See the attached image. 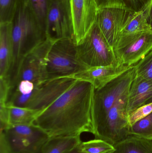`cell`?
Segmentation results:
<instances>
[{
	"instance_id": "obj_1",
	"label": "cell",
	"mask_w": 152,
	"mask_h": 153,
	"mask_svg": "<svg viewBox=\"0 0 152 153\" xmlns=\"http://www.w3.org/2000/svg\"><path fill=\"white\" fill-rule=\"evenodd\" d=\"M94 90L90 83L76 80L39 114L34 125L50 138L80 136L86 132L93 134Z\"/></svg>"
},
{
	"instance_id": "obj_25",
	"label": "cell",
	"mask_w": 152,
	"mask_h": 153,
	"mask_svg": "<svg viewBox=\"0 0 152 153\" xmlns=\"http://www.w3.org/2000/svg\"><path fill=\"white\" fill-rule=\"evenodd\" d=\"M134 67L137 76L152 82V50Z\"/></svg>"
},
{
	"instance_id": "obj_18",
	"label": "cell",
	"mask_w": 152,
	"mask_h": 153,
	"mask_svg": "<svg viewBox=\"0 0 152 153\" xmlns=\"http://www.w3.org/2000/svg\"><path fill=\"white\" fill-rule=\"evenodd\" d=\"M7 105L9 126H29L34 124L42 111Z\"/></svg>"
},
{
	"instance_id": "obj_16",
	"label": "cell",
	"mask_w": 152,
	"mask_h": 153,
	"mask_svg": "<svg viewBox=\"0 0 152 153\" xmlns=\"http://www.w3.org/2000/svg\"><path fill=\"white\" fill-rule=\"evenodd\" d=\"M152 102V82L140 76L133 80L128 95L129 115L138 108Z\"/></svg>"
},
{
	"instance_id": "obj_13",
	"label": "cell",
	"mask_w": 152,
	"mask_h": 153,
	"mask_svg": "<svg viewBox=\"0 0 152 153\" xmlns=\"http://www.w3.org/2000/svg\"><path fill=\"white\" fill-rule=\"evenodd\" d=\"M77 44L90 31L96 21L98 9L95 0H69Z\"/></svg>"
},
{
	"instance_id": "obj_9",
	"label": "cell",
	"mask_w": 152,
	"mask_h": 153,
	"mask_svg": "<svg viewBox=\"0 0 152 153\" xmlns=\"http://www.w3.org/2000/svg\"><path fill=\"white\" fill-rule=\"evenodd\" d=\"M129 91L124 93L110 110L104 123L95 134V138L104 140L113 146L129 135L127 110Z\"/></svg>"
},
{
	"instance_id": "obj_19",
	"label": "cell",
	"mask_w": 152,
	"mask_h": 153,
	"mask_svg": "<svg viewBox=\"0 0 152 153\" xmlns=\"http://www.w3.org/2000/svg\"><path fill=\"white\" fill-rule=\"evenodd\" d=\"M81 142L80 136L50 138L44 146L42 153H68Z\"/></svg>"
},
{
	"instance_id": "obj_30",
	"label": "cell",
	"mask_w": 152,
	"mask_h": 153,
	"mask_svg": "<svg viewBox=\"0 0 152 153\" xmlns=\"http://www.w3.org/2000/svg\"><path fill=\"white\" fill-rule=\"evenodd\" d=\"M142 1L145 4L147 3L150 0H142Z\"/></svg>"
},
{
	"instance_id": "obj_7",
	"label": "cell",
	"mask_w": 152,
	"mask_h": 153,
	"mask_svg": "<svg viewBox=\"0 0 152 153\" xmlns=\"http://www.w3.org/2000/svg\"><path fill=\"white\" fill-rule=\"evenodd\" d=\"M77 49L79 59L88 68L120 65L114 49L96 22L87 35L77 44Z\"/></svg>"
},
{
	"instance_id": "obj_12",
	"label": "cell",
	"mask_w": 152,
	"mask_h": 153,
	"mask_svg": "<svg viewBox=\"0 0 152 153\" xmlns=\"http://www.w3.org/2000/svg\"><path fill=\"white\" fill-rule=\"evenodd\" d=\"M134 11L117 8L98 10L95 22L110 45L114 48Z\"/></svg>"
},
{
	"instance_id": "obj_23",
	"label": "cell",
	"mask_w": 152,
	"mask_h": 153,
	"mask_svg": "<svg viewBox=\"0 0 152 153\" xmlns=\"http://www.w3.org/2000/svg\"><path fill=\"white\" fill-rule=\"evenodd\" d=\"M50 1V0H29L30 7L37 22L46 32Z\"/></svg>"
},
{
	"instance_id": "obj_26",
	"label": "cell",
	"mask_w": 152,
	"mask_h": 153,
	"mask_svg": "<svg viewBox=\"0 0 152 153\" xmlns=\"http://www.w3.org/2000/svg\"><path fill=\"white\" fill-rule=\"evenodd\" d=\"M17 0H0V23L12 22Z\"/></svg>"
},
{
	"instance_id": "obj_3",
	"label": "cell",
	"mask_w": 152,
	"mask_h": 153,
	"mask_svg": "<svg viewBox=\"0 0 152 153\" xmlns=\"http://www.w3.org/2000/svg\"><path fill=\"white\" fill-rule=\"evenodd\" d=\"M50 138L34 124L10 126L1 129L0 153H42Z\"/></svg>"
},
{
	"instance_id": "obj_21",
	"label": "cell",
	"mask_w": 152,
	"mask_h": 153,
	"mask_svg": "<svg viewBox=\"0 0 152 153\" xmlns=\"http://www.w3.org/2000/svg\"><path fill=\"white\" fill-rule=\"evenodd\" d=\"M98 10L104 8H117L134 11L142 10L145 3L142 0H95Z\"/></svg>"
},
{
	"instance_id": "obj_28",
	"label": "cell",
	"mask_w": 152,
	"mask_h": 153,
	"mask_svg": "<svg viewBox=\"0 0 152 153\" xmlns=\"http://www.w3.org/2000/svg\"><path fill=\"white\" fill-rule=\"evenodd\" d=\"M147 18L148 23L152 28V0H150L142 8Z\"/></svg>"
},
{
	"instance_id": "obj_29",
	"label": "cell",
	"mask_w": 152,
	"mask_h": 153,
	"mask_svg": "<svg viewBox=\"0 0 152 153\" xmlns=\"http://www.w3.org/2000/svg\"><path fill=\"white\" fill-rule=\"evenodd\" d=\"M79 145H80L78 146L77 147H76V148L73 149L72 151H70V152H69L68 153H85L84 152L81 150Z\"/></svg>"
},
{
	"instance_id": "obj_15",
	"label": "cell",
	"mask_w": 152,
	"mask_h": 153,
	"mask_svg": "<svg viewBox=\"0 0 152 153\" xmlns=\"http://www.w3.org/2000/svg\"><path fill=\"white\" fill-rule=\"evenodd\" d=\"M12 22L0 23V77L10 76L13 62Z\"/></svg>"
},
{
	"instance_id": "obj_20",
	"label": "cell",
	"mask_w": 152,
	"mask_h": 153,
	"mask_svg": "<svg viewBox=\"0 0 152 153\" xmlns=\"http://www.w3.org/2000/svg\"><path fill=\"white\" fill-rule=\"evenodd\" d=\"M152 30L151 26L147 21L144 11L142 9L133 13L126 23L121 35L137 34Z\"/></svg>"
},
{
	"instance_id": "obj_27",
	"label": "cell",
	"mask_w": 152,
	"mask_h": 153,
	"mask_svg": "<svg viewBox=\"0 0 152 153\" xmlns=\"http://www.w3.org/2000/svg\"><path fill=\"white\" fill-rule=\"evenodd\" d=\"M152 112V102L143 105L129 115L128 121L129 126L140 120L144 118Z\"/></svg>"
},
{
	"instance_id": "obj_17",
	"label": "cell",
	"mask_w": 152,
	"mask_h": 153,
	"mask_svg": "<svg viewBox=\"0 0 152 153\" xmlns=\"http://www.w3.org/2000/svg\"><path fill=\"white\" fill-rule=\"evenodd\" d=\"M110 153H152V140L129 135L113 145Z\"/></svg>"
},
{
	"instance_id": "obj_4",
	"label": "cell",
	"mask_w": 152,
	"mask_h": 153,
	"mask_svg": "<svg viewBox=\"0 0 152 153\" xmlns=\"http://www.w3.org/2000/svg\"><path fill=\"white\" fill-rule=\"evenodd\" d=\"M76 81L70 76L54 78L36 85L31 93L26 95L10 93L7 104L43 111Z\"/></svg>"
},
{
	"instance_id": "obj_10",
	"label": "cell",
	"mask_w": 152,
	"mask_h": 153,
	"mask_svg": "<svg viewBox=\"0 0 152 153\" xmlns=\"http://www.w3.org/2000/svg\"><path fill=\"white\" fill-rule=\"evenodd\" d=\"M113 49L119 64L134 66L152 50V30L121 35Z\"/></svg>"
},
{
	"instance_id": "obj_14",
	"label": "cell",
	"mask_w": 152,
	"mask_h": 153,
	"mask_svg": "<svg viewBox=\"0 0 152 153\" xmlns=\"http://www.w3.org/2000/svg\"><path fill=\"white\" fill-rule=\"evenodd\" d=\"M134 66L120 65L116 66L92 67L70 77L76 80L88 82L93 85L95 89L97 90L105 86Z\"/></svg>"
},
{
	"instance_id": "obj_24",
	"label": "cell",
	"mask_w": 152,
	"mask_h": 153,
	"mask_svg": "<svg viewBox=\"0 0 152 153\" xmlns=\"http://www.w3.org/2000/svg\"><path fill=\"white\" fill-rule=\"evenodd\" d=\"M79 146L81 150L85 153H110L114 150L112 145L104 140L96 138L82 142Z\"/></svg>"
},
{
	"instance_id": "obj_8",
	"label": "cell",
	"mask_w": 152,
	"mask_h": 153,
	"mask_svg": "<svg viewBox=\"0 0 152 153\" xmlns=\"http://www.w3.org/2000/svg\"><path fill=\"white\" fill-rule=\"evenodd\" d=\"M55 41L47 38L23 56L11 79L10 88L21 81H28L36 86L48 80L47 57Z\"/></svg>"
},
{
	"instance_id": "obj_11",
	"label": "cell",
	"mask_w": 152,
	"mask_h": 153,
	"mask_svg": "<svg viewBox=\"0 0 152 153\" xmlns=\"http://www.w3.org/2000/svg\"><path fill=\"white\" fill-rule=\"evenodd\" d=\"M46 35L47 38L54 41L63 39H75L69 0H50Z\"/></svg>"
},
{
	"instance_id": "obj_22",
	"label": "cell",
	"mask_w": 152,
	"mask_h": 153,
	"mask_svg": "<svg viewBox=\"0 0 152 153\" xmlns=\"http://www.w3.org/2000/svg\"><path fill=\"white\" fill-rule=\"evenodd\" d=\"M129 135L152 140V112L148 116L130 126Z\"/></svg>"
},
{
	"instance_id": "obj_5",
	"label": "cell",
	"mask_w": 152,
	"mask_h": 153,
	"mask_svg": "<svg viewBox=\"0 0 152 153\" xmlns=\"http://www.w3.org/2000/svg\"><path fill=\"white\" fill-rule=\"evenodd\" d=\"M79 57L74 39L55 41L47 57L48 80L71 76L88 69Z\"/></svg>"
},
{
	"instance_id": "obj_6",
	"label": "cell",
	"mask_w": 152,
	"mask_h": 153,
	"mask_svg": "<svg viewBox=\"0 0 152 153\" xmlns=\"http://www.w3.org/2000/svg\"><path fill=\"white\" fill-rule=\"evenodd\" d=\"M136 76L134 66L102 88L94 90L93 108V134L101 128L106 116L119 98L129 90Z\"/></svg>"
},
{
	"instance_id": "obj_2",
	"label": "cell",
	"mask_w": 152,
	"mask_h": 153,
	"mask_svg": "<svg viewBox=\"0 0 152 153\" xmlns=\"http://www.w3.org/2000/svg\"><path fill=\"white\" fill-rule=\"evenodd\" d=\"M12 23L13 62L11 77L23 56L47 39L46 32L34 15L29 0H17Z\"/></svg>"
}]
</instances>
